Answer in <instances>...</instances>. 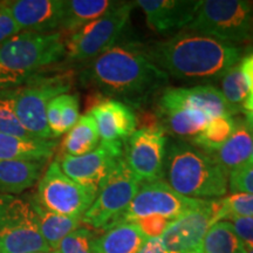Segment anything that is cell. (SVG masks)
<instances>
[{"label":"cell","mask_w":253,"mask_h":253,"mask_svg":"<svg viewBox=\"0 0 253 253\" xmlns=\"http://www.w3.org/2000/svg\"><path fill=\"white\" fill-rule=\"evenodd\" d=\"M80 81L101 96L141 109L155 95L162 93L169 77L155 65L143 43L120 40L89 62Z\"/></svg>","instance_id":"cell-1"},{"label":"cell","mask_w":253,"mask_h":253,"mask_svg":"<svg viewBox=\"0 0 253 253\" xmlns=\"http://www.w3.org/2000/svg\"><path fill=\"white\" fill-rule=\"evenodd\" d=\"M148 52L168 77L191 82L221 79L240 60V49L236 45L196 32H181L157 41Z\"/></svg>","instance_id":"cell-2"},{"label":"cell","mask_w":253,"mask_h":253,"mask_svg":"<svg viewBox=\"0 0 253 253\" xmlns=\"http://www.w3.org/2000/svg\"><path fill=\"white\" fill-rule=\"evenodd\" d=\"M60 32H21L0 45V89H13L66 54Z\"/></svg>","instance_id":"cell-3"},{"label":"cell","mask_w":253,"mask_h":253,"mask_svg":"<svg viewBox=\"0 0 253 253\" xmlns=\"http://www.w3.org/2000/svg\"><path fill=\"white\" fill-rule=\"evenodd\" d=\"M169 184L191 198H216L227 191L229 176L210 155L195 145L176 141L167 147L166 166Z\"/></svg>","instance_id":"cell-4"},{"label":"cell","mask_w":253,"mask_h":253,"mask_svg":"<svg viewBox=\"0 0 253 253\" xmlns=\"http://www.w3.org/2000/svg\"><path fill=\"white\" fill-rule=\"evenodd\" d=\"M74 81L75 73L69 69H45L21 86L11 89L15 116L34 138L53 140L47 125V107L53 99L68 94Z\"/></svg>","instance_id":"cell-5"},{"label":"cell","mask_w":253,"mask_h":253,"mask_svg":"<svg viewBox=\"0 0 253 253\" xmlns=\"http://www.w3.org/2000/svg\"><path fill=\"white\" fill-rule=\"evenodd\" d=\"M185 28L229 43L253 41V2L201 0L194 20Z\"/></svg>","instance_id":"cell-6"},{"label":"cell","mask_w":253,"mask_h":253,"mask_svg":"<svg viewBox=\"0 0 253 253\" xmlns=\"http://www.w3.org/2000/svg\"><path fill=\"white\" fill-rule=\"evenodd\" d=\"M134 2H116L107 13L71 34L66 40L69 62H90L122 39Z\"/></svg>","instance_id":"cell-7"},{"label":"cell","mask_w":253,"mask_h":253,"mask_svg":"<svg viewBox=\"0 0 253 253\" xmlns=\"http://www.w3.org/2000/svg\"><path fill=\"white\" fill-rule=\"evenodd\" d=\"M30 199L0 196V253H49Z\"/></svg>","instance_id":"cell-8"},{"label":"cell","mask_w":253,"mask_h":253,"mask_svg":"<svg viewBox=\"0 0 253 253\" xmlns=\"http://www.w3.org/2000/svg\"><path fill=\"white\" fill-rule=\"evenodd\" d=\"M140 183L122 157L101 185L93 204L82 216L81 223L97 230H108L118 225L122 213L137 194Z\"/></svg>","instance_id":"cell-9"},{"label":"cell","mask_w":253,"mask_h":253,"mask_svg":"<svg viewBox=\"0 0 253 253\" xmlns=\"http://www.w3.org/2000/svg\"><path fill=\"white\" fill-rule=\"evenodd\" d=\"M96 195V191L69 178L61 170L59 160H55L41 176L34 198L50 212L81 219Z\"/></svg>","instance_id":"cell-10"},{"label":"cell","mask_w":253,"mask_h":253,"mask_svg":"<svg viewBox=\"0 0 253 253\" xmlns=\"http://www.w3.org/2000/svg\"><path fill=\"white\" fill-rule=\"evenodd\" d=\"M203 199L191 198L175 191L167 182L158 179L140 186L137 194L122 213L119 224L135 223L144 217L162 216L173 220L202 204Z\"/></svg>","instance_id":"cell-11"},{"label":"cell","mask_w":253,"mask_h":253,"mask_svg":"<svg viewBox=\"0 0 253 253\" xmlns=\"http://www.w3.org/2000/svg\"><path fill=\"white\" fill-rule=\"evenodd\" d=\"M218 199H203L202 204L170 221L161 242L169 253H202L205 235L216 221Z\"/></svg>","instance_id":"cell-12"},{"label":"cell","mask_w":253,"mask_h":253,"mask_svg":"<svg viewBox=\"0 0 253 253\" xmlns=\"http://www.w3.org/2000/svg\"><path fill=\"white\" fill-rule=\"evenodd\" d=\"M167 147V132L162 128L140 129L126 141L123 157L138 181H158L164 172Z\"/></svg>","instance_id":"cell-13"},{"label":"cell","mask_w":253,"mask_h":253,"mask_svg":"<svg viewBox=\"0 0 253 253\" xmlns=\"http://www.w3.org/2000/svg\"><path fill=\"white\" fill-rule=\"evenodd\" d=\"M155 115L164 131L181 138H195L212 120L186 102L182 88H166L162 90Z\"/></svg>","instance_id":"cell-14"},{"label":"cell","mask_w":253,"mask_h":253,"mask_svg":"<svg viewBox=\"0 0 253 253\" xmlns=\"http://www.w3.org/2000/svg\"><path fill=\"white\" fill-rule=\"evenodd\" d=\"M123 147L100 143L89 154L82 156L63 155L58 160L61 170L69 178L97 192L123 157Z\"/></svg>","instance_id":"cell-15"},{"label":"cell","mask_w":253,"mask_h":253,"mask_svg":"<svg viewBox=\"0 0 253 253\" xmlns=\"http://www.w3.org/2000/svg\"><path fill=\"white\" fill-rule=\"evenodd\" d=\"M65 0H11L1 5L23 32L49 33L60 28Z\"/></svg>","instance_id":"cell-16"},{"label":"cell","mask_w":253,"mask_h":253,"mask_svg":"<svg viewBox=\"0 0 253 253\" xmlns=\"http://www.w3.org/2000/svg\"><path fill=\"white\" fill-rule=\"evenodd\" d=\"M89 113L96 121L100 143L125 148L126 141L136 131L137 119L134 110L118 100H103Z\"/></svg>","instance_id":"cell-17"},{"label":"cell","mask_w":253,"mask_h":253,"mask_svg":"<svg viewBox=\"0 0 253 253\" xmlns=\"http://www.w3.org/2000/svg\"><path fill=\"white\" fill-rule=\"evenodd\" d=\"M148 26L158 33L181 30L194 20L201 0H138Z\"/></svg>","instance_id":"cell-18"},{"label":"cell","mask_w":253,"mask_h":253,"mask_svg":"<svg viewBox=\"0 0 253 253\" xmlns=\"http://www.w3.org/2000/svg\"><path fill=\"white\" fill-rule=\"evenodd\" d=\"M253 148V129L245 119H236L235 130L227 141L210 156L227 176L243 167L249 160Z\"/></svg>","instance_id":"cell-19"},{"label":"cell","mask_w":253,"mask_h":253,"mask_svg":"<svg viewBox=\"0 0 253 253\" xmlns=\"http://www.w3.org/2000/svg\"><path fill=\"white\" fill-rule=\"evenodd\" d=\"M56 142L37 138H21L0 132V161L46 162L54 155Z\"/></svg>","instance_id":"cell-20"},{"label":"cell","mask_w":253,"mask_h":253,"mask_svg":"<svg viewBox=\"0 0 253 253\" xmlns=\"http://www.w3.org/2000/svg\"><path fill=\"white\" fill-rule=\"evenodd\" d=\"M46 162L0 161V196H14L40 181Z\"/></svg>","instance_id":"cell-21"},{"label":"cell","mask_w":253,"mask_h":253,"mask_svg":"<svg viewBox=\"0 0 253 253\" xmlns=\"http://www.w3.org/2000/svg\"><path fill=\"white\" fill-rule=\"evenodd\" d=\"M147 239L136 223L119 224L95 239L94 253H137Z\"/></svg>","instance_id":"cell-22"},{"label":"cell","mask_w":253,"mask_h":253,"mask_svg":"<svg viewBox=\"0 0 253 253\" xmlns=\"http://www.w3.org/2000/svg\"><path fill=\"white\" fill-rule=\"evenodd\" d=\"M116 2L110 0H65L60 30L75 33L84 25L102 17Z\"/></svg>","instance_id":"cell-23"},{"label":"cell","mask_w":253,"mask_h":253,"mask_svg":"<svg viewBox=\"0 0 253 253\" xmlns=\"http://www.w3.org/2000/svg\"><path fill=\"white\" fill-rule=\"evenodd\" d=\"M32 208L37 216V223L40 233L52 251H55L61 240L69 233L79 229L81 225L80 218H72L62 214L53 213L46 210L32 197L30 199Z\"/></svg>","instance_id":"cell-24"},{"label":"cell","mask_w":253,"mask_h":253,"mask_svg":"<svg viewBox=\"0 0 253 253\" xmlns=\"http://www.w3.org/2000/svg\"><path fill=\"white\" fill-rule=\"evenodd\" d=\"M183 96L190 106L201 110L211 119L229 116L239 113L225 100L221 91L211 84H199L192 88H182Z\"/></svg>","instance_id":"cell-25"},{"label":"cell","mask_w":253,"mask_h":253,"mask_svg":"<svg viewBox=\"0 0 253 253\" xmlns=\"http://www.w3.org/2000/svg\"><path fill=\"white\" fill-rule=\"evenodd\" d=\"M100 135L93 115L88 112L82 115L62 141V153L67 156H82L96 149Z\"/></svg>","instance_id":"cell-26"},{"label":"cell","mask_w":253,"mask_h":253,"mask_svg":"<svg viewBox=\"0 0 253 253\" xmlns=\"http://www.w3.org/2000/svg\"><path fill=\"white\" fill-rule=\"evenodd\" d=\"M202 253H246V249L230 221L220 220L205 235Z\"/></svg>","instance_id":"cell-27"},{"label":"cell","mask_w":253,"mask_h":253,"mask_svg":"<svg viewBox=\"0 0 253 253\" xmlns=\"http://www.w3.org/2000/svg\"><path fill=\"white\" fill-rule=\"evenodd\" d=\"M236 126V119L229 116L214 118L208 123L201 134L192 138V143L199 150L211 155L219 149L227 141Z\"/></svg>","instance_id":"cell-28"},{"label":"cell","mask_w":253,"mask_h":253,"mask_svg":"<svg viewBox=\"0 0 253 253\" xmlns=\"http://www.w3.org/2000/svg\"><path fill=\"white\" fill-rule=\"evenodd\" d=\"M221 94L233 108L243 109V104L248 99L250 89L244 75L240 71L239 62L231 67L221 78Z\"/></svg>","instance_id":"cell-29"},{"label":"cell","mask_w":253,"mask_h":253,"mask_svg":"<svg viewBox=\"0 0 253 253\" xmlns=\"http://www.w3.org/2000/svg\"><path fill=\"white\" fill-rule=\"evenodd\" d=\"M236 217H253V195L237 192L218 199L216 221Z\"/></svg>","instance_id":"cell-30"},{"label":"cell","mask_w":253,"mask_h":253,"mask_svg":"<svg viewBox=\"0 0 253 253\" xmlns=\"http://www.w3.org/2000/svg\"><path fill=\"white\" fill-rule=\"evenodd\" d=\"M0 132H6L21 138H34L20 125L15 116L11 89H0Z\"/></svg>","instance_id":"cell-31"},{"label":"cell","mask_w":253,"mask_h":253,"mask_svg":"<svg viewBox=\"0 0 253 253\" xmlns=\"http://www.w3.org/2000/svg\"><path fill=\"white\" fill-rule=\"evenodd\" d=\"M96 237L87 227H79L61 240L55 251L59 253H94Z\"/></svg>","instance_id":"cell-32"},{"label":"cell","mask_w":253,"mask_h":253,"mask_svg":"<svg viewBox=\"0 0 253 253\" xmlns=\"http://www.w3.org/2000/svg\"><path fill=\"white\" fill-rule=\"evenodd\" d=\"M59 99L61 103L63 130L66 132L71 130L80 119V103L77 94H63L60 95Z\"/></svg>","instance_id":"cell-33"},{"label":"cell","mask_w":253,"mask_h":253,"mask_svg":"<svg viewBox=\"0 0 253 253\" xmlns=\"http://www.w3.org/2000/svg\"><path fill=\"white\" fill-rule=\"evenodd\" d=\"M229 188L232 194L244 192L253 195V167H242L231 172Z\"/></svg>","instance_id":"cell-34"},{"label":"cell","mask_w":253,"mask_h":253,"mask_svg":"<svg viewBox=\"0 0 253 253\" xmlns=\"http://www.w3.org/2000/svg\"><path fill=\"white\" fill-rule=\"evenodd\" d=\"M169 219L164 218L162 216H157V214H154V216L144 217L135 221L137 224L142 233L147 237L148 239L150 238H160L161 236L163 235V232L166 231L168 225L170 224Z\"/></svg>","instance_id":"cell-35"},{"label":"cell","mask_w":253,"mask_h":253,"mask_svg":"<svg viewBox=\"0 0 253 253\" xmlns=\"http://www.w3.org/2000/svg\"><path fill=\"white\" fill-rule=\"evenodd\" d=\"M230 221L246 250H253V217H236Z\"/></svg>","instance_id":"cell-36"},{"label":"cell","mask_w":253,"mask_h":253,"mask_svg":"<svg viewBox=\"0 0 253 253\" xmlns=\"http://www.w3.org/2000/svg\"><path fill=\"white\" fill-rule=\"evenodd\" d=\"M47 125H48L53 138H58L65 134L61 116V103H60L59 96L50 101L47 107Z\"/></svg>","instance_id":"cell-37"},{"label":"cell","mask_w":253,"mask_h":253,"mask_svg":"<svg viewBox=\"0 0 253 253\" xmlns=\"http://www.w3.org/2000/svg\"><path fill=\"white\" fill-rule=\"evenodd\" d=\"M21 28L15 23V20L9 14V12L6 9L0 2V45L4 43L11 38L21 33Z\"/></svg>","instance_id":"cell-38"},{"label":"cell","mask_w":253,"mask_h":253,"mask_svg":"<svg viewBox=\"0 0 253 253\" xmlns=\"http://www.w3.org/2000/svg\"><path fill=\"white\" fill-rule=\"evenodd\" d=\"M239 67L248 82L250 93H253V52L246 54L242 59V61L239 62Z\"/></svg>","instance_id":"cell-39"},{"label":"cell","mask_w":253,"mask_h":253,"mask_svg":"<svg viewBox=\"0 0 253 253\" xmlns=\"http://www.w3.org/2000/svg\"><path fill=\"white\" fill-rule=\"evenodd\" d=\"M137 253H169L164 248L160 238L147 239L144 245L142 246Z\"/></svg>","instance_id":"cell-40"},{"label":"cell","mask_w":253,"mask_h":253,"mask_svg":"<svg viewBox=\"0 0 253 253\" xmlns=\"http://www.w3.org/2000/svg\"><path fill=\"white\" fill-rule=\"evenodd\" d=\"M243 109L245 110V112H253V93H250L248 99L243 104Z\"/></svg>","instance_id":"cell-41"},{"label":"cell","mask_w":253,"mask_h":253,"mask_svg":"<svg viewBox=\"0 0 253 253\" xmlns=\"http://www.w3.org/2000/svg\"><path fill=\"white\" fill-rule=\"evenodd\" d=\"M245 121L248 122V125L253 129V112H246Z\"/></svg>","instance_id":"cell-42"},{"label":"cell","mask_w":253,"mask_h":253,"mask_svg":"<svg viewBox=\"0 0 253 253\" xmlns=\"http://www.w3.org/2000/svg\"><path fill=\"white\" fill-rule=\"evenodd\" d=\"M243 167H253V148H252V151H251V155H250L249 160L246 161V163L244 164ZM242 168V167H240Z\"/></svg>","instance_id":"cell-43"},{"label":"cell","mask_w":253,"mask_h":253,"mask_svg":"<svg viewBox=\"0 0 253 253\" xmlns=\"http://www.w3.org/2000/svg\"><path fill=\"white\" fill-rule=\"evenodd\" d=\"M246 253H253V250H246Z\"/></svg>","instance_id":"cell-44"},{"label":"cell","mask_w":253,"mask_h":253,"mask_svg":"<svg viewBox=\"0 0 253 253\" xmlns=\"http://www.w3.org/2000/svg\"><path fill=\"white\" fill-rule=\"evenodd\" d=\"M49 253H59V252L58 251H50Z\"/></svg>","instance_id":"cell-45"},{"label":"cell","mask_w":253,"mask_h":253,"mask_svg":"<svg viewBox=\"0 0 253 253\" xmlns=\"http://www.w3.org/2000/svg\"><path fill=\"white\" fill-rule=\"evenodd\" d=\"M30 253H42V252H30Z\"/></svg>","instance_id":"cell-46"}]
</instances>
